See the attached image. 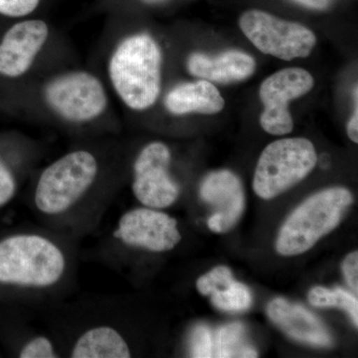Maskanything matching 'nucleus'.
Returning a JSON list of instances; mask_svg holds the SVG:
<instances>
[{"mask_svg": "<svg viewBox=\"0 0 358 358\" xmlns=\"http://www.w3.org/2000/svg\"><path fill=\"white\" fill-rule=\"evenodd\" d=\"M99 176L100 162L93 152L76 150L62 155L37 179L32 200L35 211L58 229L74 230L89 211L98 208L93 195Z\"/></svg>", "mask_w": 358, "mask_h": 358, "instance_id": "f257e3e1", "label": "nucleus"}, {"mask_svg": "<svg viewBox=\"0 0 358 358\" xmlns=\"http://www.w3.org/2000/svg\"><path fill=\"white\" fill-rule=\"evenodd\" d=\"M69 250L58 238L22 232L0 240V285L43 296L58 291L72 270Z\"/></svg>", "mask_w": 358, "mask_h": 358, "instance_id": "f03ea898", "label": "nucleus"}, {"mask_svg": "<svg viewBox=\"0 0 358 358\" xmlns=\"http://www.w3.org/2000/svg\"><path fill=\"white\" fill-rule=\"evenodd\" d=\"M162 53L150 35L127 37L117 45L109 62L110 82L117 96L134 110L157 102L162 89Z\"/></svg>", "mask_w": 358, "mask_h": 358, "instance_id": "7ed1b4c3", "label": "nucleus"}, {"mask_svg": "<svg viewBox=\"0 0 358 358\" xmlns=\"http://www.w3.org/2000/svg\"><path fill=\"white\" fill-rule=\"evenodd\" d=\"M353 196L345 187H331L313 194L282 224L275 241L282 256H296L312 249L319 240L338 227Z\"/></svg>", "mask_w": 358, "mask_h": 358, "instance_id": "20e7f679", "label": "nucleus"}, {"mask_svg": "<svg viewBox=\"0 0 358 358\" xmlns=\"http://www.w3.org/2000/svg\"><path fill=\"white\" fill-rule=\"evenodd\" d=\"M317 162L315 145L308 138L273 141L259 157L254 174V192L262 199H275L307 178Z\"/></svg>", "mask_w": 358, "mask_h": 358, "instance_id": "39448f33", "label": "nucleus"}, {"mask_svg": "<svg viewBox=\"0 0 358 358\" xmlns=\"http://www.w3.org/2000/svg\"><path fill=\"white\" fill-rule=\"evenodd\" d=\"M239 25L259 51L282 60L308 57L317 44L315 33L305 25L257 9L245 11Z\"/></svg>", "mask_w": 358, "mask_h": 358, "instance_id": "423d86ee", "label": "nucleus"}, {"mask_svg": "<svg viewBox=\"0 0 358 358\" xmlns=\"http://www.w3.org/2000/svg\"><path fill=\"white\" fill-rule=\"evenodd\" d=\"M44 98L59 117L75 124L93 121L108 106L102 82L86 71H73L53 78L45 87Z\"/></svg>", "mask_w": 358, "mask_h": 358, "instance_id": "0eeeda50", "label": "nucleus"}, {"mask_svg": "<svg viewBox=\"0 0 358 358\" xmlns=\"http://www.w3.org/2000/svg\"><path fill=\"white\" fill-rule=\"evenodd\" d=\"M181 240L178 222L166 212L150 207L129 209L122 214L110 234V242L124 248L164 253Z\"/></svg>", "mask_w": 358, "mask_h": 358, "instance_id": "6e6552de", "label": "nucleus"}, {"mask_svg": "<svg viewBox=\"0 0 358 358\" xmlns=\"http://www.w3.org/2000/svg\"><path fill=\"white\" fill-rule=\"evenodd\" d=\"M171 152L166 143H148L134 162L131 190L143 206L169 208L178 201L180 186L171 176Z\"/></svg>", "mask_w": 358, "mask_h": 358, "instance_id": "1a4fd4ad", "label": "nucleus"}, {"mask_svg": "<svg viewBox=\"0 0 358 358\" xmlns=\"http://www.w3.org/2000/svg\"><path fill=\"white\" fill-rule=\"evenodd\" d=\"M315 86V80L301 68L278 71L264 80L259 90L264 110L260 124L273 136H285L293 131L294 121L289 103L306 95Z\"/></svg>", "mask_w": 358, "mask_h": 358, "instance_id": "9d476101", "label": "nucleus"}, {"mask_svg": "<svg viewBox=\"0 0 358 358\" xmlns=\"http://www.w3.org/2000/svg\"><path fill=\"white\" fill-rule=\"evenodd\" d=\"M49 36L43 20H23L11 26L0 41V76L15 79L31 68Z\"/></svg>", "mask_w": 358, "mask_h": 358, "instance_id": "9b49d317", "label": "nucleus"}, {"mask_svg": "<svg viewBox=\"0 0 358 358\" xmlns=\"http://www.w3.org/2000/svg\"><path fill=\"white\" fill-rule=\"evenodd\" d=\"M199 195L204 202L213 207L214 213L207 221L212 232H228L243 215V185L232 171L209 173L200 185Z\"/></svg>", "mask_w": 358, "mask_h": 358, "instance_id": "f8f14e48", "label": "nucleus"}, {"mask_svg": "<svg viewBox=\"0 0 358 358\" xmlns=\"http://www.w3.org/2000/svg\"><path fill=\"white\" fill-rule=\"evenodd\" d=\"M267 313L268 319L294 341L317 348L333 345V338L322 320L303 306L278 298L268 303Z\"/></svg>", "mask_w": 358, "mask_h": 358, "instance_id": "ddd939ff", "label": "nucleus"}, {"mask_svg": "<svg viewBox=\"0 0 358 358\" xmlns=\"http://www.w3.org/2000/svg\"><path fill=\"white\" fill-rule=\"evenodd\" d=\"M187 69L195 77L219 84L244 81L254 74L256 61L249 54L228 50L216 56L193 53L187 60Z\"/></svg>", "mask_w": 358, "mask_h": 358, "instance_id": "4468645a", "label": "nucleus"}, {"mask_svg": "<svg viewBox=\"0 0 358 358\" xmlns=\"http://www.w3.org/2000/svg\"><path fill=\"white\" fill-rule=\"evenodd\" d=\"M68 355L74 358H129L131 350L122 331L114 324L100 322L77 334Z\"/></svg>", "mask_w": 358, "mask_h": 358, "instance_id": "2eb2a0df", "label": "nucleus"}, {"mask_svg": "<svg viewBox=\"0 0 358 358\" xmlns=\"http://www.w3.org/2000/svg\"><path fill=\"white\" fill-rule=\"evenodd\" d=\"M196 288L200 294L210 296L212 305L224 312H245L253 301L250 289L233 279L232 272L226 266H218L201 275Z\"/></svg>", "mask_w": 358, "mask_h": 358, "instance_id": "dca6fc26", "label": "nucleus"}, {"mask_svg": "<svg viewBox=\"0 0 358 358\" xmlns=\"http://www.w3.org/2000/svg\"><path fill=\"white\" fill-rule=\"evenodd\" d=\"M164 105L176 115L192 114L214 115L225 107L219 90L207 80L179 84L167 93Z\"/></svg>", "mask_w": 358, "mask_h": 358, "instance_id": "f3484780", "label": "nucleus"}, {"mask_svg": "<svg viewBox=\"0 0 358 358\" xmlns=\"http://www.w3.org/2000/svg\"><path fill=\"white\" fill-rule=\"evenodd\" d=\"M258 352L250 345L246 331L240 322H231L210 331V358L257 357Z\"/></svg>", "mask_w": 358, "mask_h": 358, "instance_id": "a211bd4d", "label": "nucleus"}, {"mask_svg": "<svg viewBox=\"0 0 358 358\" xmlns=\"http://www.w3.org/2000/svg\"><path fill=\"white\" fill-rule=\"evenodd\" d=\"M308 300L317 308L336 307L343 308L352 317L353 324L358 326V301L357 296L341 288L329 289L315 287L308 292Z\"/></svg>", "mask_w": 358, "mask_h": 358, "instance_id": "6ab92c4d", "label": "nucleus"}, {"mask_svg": "<svg viewBox=\"0 0 358 358\" xmlns=\"http://www.w3.org/2000/svg\"><path fill=\"white\" fill-rule=\"evenodd\" d=\"M20 358H55L60 357L58 346L46 336H34L22 345Z\"/></svg>", "mask_w": 358, "mask_h": 358, "instance_id": "aec40b11", "label": "nucleus"}, {"mask_svg": "<svg viewBox=\"0 0 358 358\" xmlns=\"http://www.w3.org/2000/svg\"><path fill=\"white\" fill-rule=\"evenodd\" d=\"M17 192V180L13 171L0 157V208L6 206Z\"/></svg>", "mask_w": 358, "mask_h": 358, "instance_id": "412c9836", "label": "nucleus"}, {"mask_svg": "<svg viewBox=\"0 0 358 358\" xmlns=\"http://www.w3.org/2000/svg\"><path fill=\"white\" fill-rule=\"evenodd\" d=\"M40 0H0V15L20 18L31 14Z\"/></svg>", "mask_w": 358, "mask_h": 358, "instance_id": "4be33fe9", "label": "nucleus"}, {"mask_svg": "<svg viewBox=\"0 0 358 358\" xmlns=\"http://www.w3.org/2000/svg\"><path fill=\"white\" fill-rule=\"evenodd\" d=\"M343 275L346 282H348L350 288L355 291V293L358 292V253L357 251L352 252L350 255L346 257L343 260Z\"/></svg>", "mask_w": 358, "mask_h": 358, "instance_id": "5701e85b", "label": "nucleus"}, {"mask_svg": "<svg viewBox=\"0 0 358 358\" xmlns=\"http://www.w3.org/2000/svg\"><path fill=\"white\" fill-rule=\"evenodd\" d=\"M358 91L357 85H355V88L353 90V100L355 102V110L350 122H348V127H346V131H348V136L353 143H358Z\"/></svg>", "mask_w": 358, "mask_h": 358, "instance_id": "b1692460", "label": "nucleus"}, {"mask_svg": "<svg viewBox=\"0 0 358 358\" xmlns=\"http://www.w3.org/2000/svg\"><path fill=\"white\" fill-rule=\"evenodd\" d=\"M294 1L308 8L324 10L334 3V0H294Z\"/></svg>", "mask_w": 358, "mask_h": 358, "instance_id": "393cba45", "label": "nucleus"}, {"mask_svg": "<svg viewBox=\"0 0 358 358\" xmlns=\"http://www.w3.org/2000/svg\"><path fill=\"white\" fill-rule=\"evenodd\" d=\"M145 2V4H150V6H155V4L164 3L166 0H141Z\"/></svg>", "mask_w": 358, "mask_h": 358, "instance_id": "a878e982", "label": "nucleus"}]
</instances>
